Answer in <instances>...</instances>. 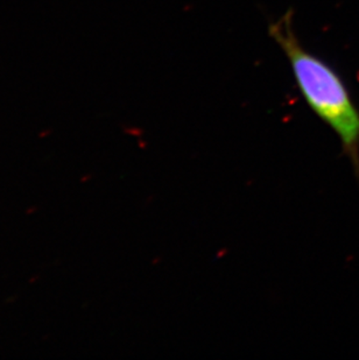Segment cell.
Instances as JSON below:
<instances>
[{
	"instance_id": "1",
	"label": "cell",
	"mask_w": 359,
	"mask_h": 360,
	"mask_svg": "<svg viewBox=\"0 0 359 360\" xmlns=\"http://www.w3.org/2000/svg\"><path fill=\"white\" fill-rule=\"evenodd\" d=\"M268 33L285 53L306 103L335 131L357 166L359 112L342 79L323 60L302 46L294 31L291 11L270 25Z\"/></svg>"
},
{
	"instance_id": "2",
	"label": "cell",
	"mask_w": 359,
	"mask_h": 360,
	"mask_svg": "<svg viewBox=\"0 0 359 360\" xmlns=\"http://www.w3.org/2000/svg\"><path fill=\"white\" fill-rule=\"evenodd\" d=\"M37 211H39V207L37 205H31V207H26L24 211L25 216H27V217H31L33 214H37Z\"/></svg>"
},
{
	"instance_id": "3",
	"label": "cell",
	"mask_w": 359,
	"mask_h": 360,
	"mask_svg": "<svg viewBox=\"0 0 359 360\" xmlns=\"http://www.w3.org/2000/svg\"><path fill=\"white\" fill-rule=\"evenodd\" d=\"M51 134H53V131H51V129H42V131L39 133V138H40V139H46V138H49Z\"/></svg>"
},
{
	"instance_id": "4",
	"label": "cell",
	"mask_w": 359,
	"mask_h": 360,
	"mask_svg": "<svg viewBox=\"0 0 359 360\" xmlns=\"http://www.w3.org/2000/svg\"><path fill=\"white\" fill-rule=\"evenodd\" d=\"M18 295H10L5 300V303L6 304H13V303L17 302Z\"/></svg>"
},
{
	"instance_id": "5",
	"label": "cell",
	"mask_w": 359,
	"mask_h": 360,
	"mask_svg": "<svg viewBox=\"0 0 359 360\" xmlns=\"http://www.w3.org/2000/svg\"><path fill=\"white\" fill-rule=\"evenodd\" d=\"M41 276L39 274H35V276H31L30 279H28V285H34L37 283L39 280H40Z\"/></svg>"
},
{
	"instance_id": "6",
	"label": "cell",
	"mask_w": 359,
	"mask_h": 360,
	"mask_svg": "<svg viewBox=\"0 0 359 360\" xmlns=\"http://www.w3.org/2000/svg\"><path fill=\"white\" fill-rule=\"evenodd\" d=\"M90 180V175L89 174H84V175H82L81 177H80V181H81V184H85L87 181Z\"/></svg>"
}]
</instances>
